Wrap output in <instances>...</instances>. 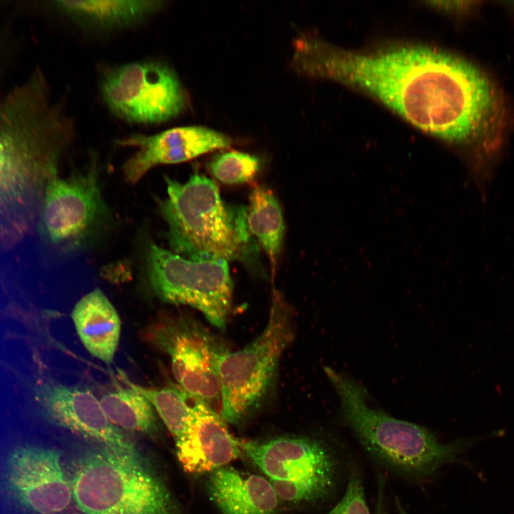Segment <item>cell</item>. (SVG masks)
<instances>
[{"label": "cell", "instance_id": "obj_5", "mask_svg": "<svg viewBox=\"0 0 514 514\" xmlns=\"http://www.w3.org/2000/svg\"><path fill=\"white\" fill-rule=\"evenodd\" d=\"M72 496L84 514H179L164 483L136 450L99 445L75 461Z\"/></svg>", "mask_w": 514, "mask_h": 514}, {"label": "cell", "instance_id": "obj_15", "mask_svg": "<svg viewBox=\"0 0 514 514\" xmlns=\"http://www.w3.org/2000/svg\"><path fill=\"white\" fill-rule=\"evenodd\" d=\"M226 423L214 408L194 400L185 429L176 441L177 457L186 472L211 473L239 456L240 443Z\"/></svg>", "mask_w": 514, "mask_h": 514}, {"label": "cell", "instance_id": "obj_14", "mask_svg": "<svg viewBox=\"0 0 514 514\" xmlns=\"http://www.w3.org/2000/svg\"><path fill=\"white\" fill-rule=\"evenodd\" d=\"M40 400L47 415L58 425L100 445L135 448L105 414L99 400L81 386L46 385Z\"/></svg>", "mask_w": 514, "mask_h": 514}, {"label": "cell", "instance_id": "obj_3", "mask_svg": "<svg viewBox=\"0 0 514 514\" xmlns=\"http://www.w3.org/2000/svg\"><path fill=\"white\" fill-rule=\"evenodd\" d=\"M325 373L338 395L343 423L373 460L400 475L431 478L475 441L441 442L426 428L371 406L366 388L349 375L329 367Z\"/></svg>", "mask_w": 514, "mask_h": 514}, {"label": "cell", "instance_id": "obj_7", "mask_svg": "<svg viewBox=\"0 0 514 514\" xmlns=\"http://www.w3.org/2000/svg\"><path fill=\"white\" fill-rule=\"evenodd\" d=\"M99 88L109 111L132 124L167 122L181 114L188 103L176 73L159 61L109 67L101 76Z\"/></svg>", "mask_w": 514, "mask_h": 514}, {"label": "cell", "instance_id": "obj_18", "mask_svg": "<svg viewBox=\"0 0 514 514\" xmlns=\"http://www.w3.org/2000/svg\"><path fill=\"white\" fill-rule=\"evenodd\" d=\"M55 6L69 17L101 29L126 28L158 11L162 1H57Z\"/></svg>", "mask_w": 514, "mask_h": 514}, {"label": "cell", "instance_id": "obj_20", "mask_svg": "<svg viewBox=\"0 0 514 514\" xmlns=\"http://www.w3.org/2000/svg\"><path fill=\"white\" fill-rule=\"evenodd\" d=\"M99 401L107 418L117 427L144 433H153L157 428L154 408L130 387L109 392Z\"/></svg>", "mask_w": 514, "mask_h": 514}, {"label": "cell", "instance_id": "obj_17", "mask_svg": "<svg viewBox=\"0 0 514 514\" xmlns=\"http://www.w3.org/2000/svg\"><path fill=\"white\" fill-rule=\"evenodd\" d=\"M72 321L88 352L107 365L114 358L121 336L119 316L107 296L96 288L74 306Z\"/></svg>", "mask_w": 514, "mask_h": 514}, {"label": "cell", "instance_id": "obj_13", "mask_svg": "<svg viewBox=\"0 0 514 514\" xmlns=\"http://www.w3.org/2000/svg\"><path fill=\"white\" fill-rule=\"evenodd\" d=\"M117 143L135 149L123 166L126 180L133 184L155 166L184 162L228 148L232 140L226 134L206 126H186L153 135L131 134Z\"/></svg>", "mask_w": 514, "mask_h": 514}, {"label": "cell", "instance_id": "obj_2", "mask_svg": "<svg viewBox=\"0 0 514 514\" xmlns=\"http://www.w3.org/2000/svg\"><path fill=\"white\" fill-rule=\"evenodd\" d=\"M74 132L41 75H31L0 99V253L34 226L46 180Z\"/></svg>", "mask_w": 514, "mask_h": 514}, {"label": "cell", "instance_id": "obj_25", "mask_svg": "<svg viewBox=\"0 0 514 514\" xmlns=\"http://www.w3.org/2000/svg\"><path fill=\"white\" fill-rule=\"evenodd\" d=\"M395 506H396L398 514H408L398 499H396V500H395Z\"/></svg>", "mask_w": 514, "mask_h": 514}, {"label": "cell", "instance_id": "obj_6", "mask_svg": "<svg viewBox=\"0 0 514 514\" xmlns=\"http://www.w3.org/2000/svg\"><path fill=\"white\" fill-rule=\"evenodd\" d=\"M293 336L292 309L281 293L274 290L263 332L243 348L235 352L228 350L220 357L219 413L226 423L240 422L261 403Z\"/></svg>", "mask_w": 514, "mask_h": 514}, {"label": "cell", "instance_id": "obj_8", "mask_svg": "<svg viewBox=\"0 0 514 514\" xmlns=\"http://www.w3.org/2000/svg\"><path fill=\"white\" fill-rule=\"evenodd\" d=\"M147 273L160 300L190 306L213 326L226 327L233 293L228 261L190 260L152 244L148 251Z\"/></svg>", "mask_w": 514, "mask_h": 514}, {"label": "cell", "instance_id": "obj_19", "mask_svg": "<svg viewBox=\"0 0 514 514\" xmlns=\"http://www.w3.org/2000/svg\"><path fill=\"white\" fill-rule=\"evenodd\" d=\"M248 231L268 256L274 276L284 234L282 212L273 193L257 185L251 191L247 208Z\"/></svg>", "mask_w": 514, "mask_h": 514}, {"label": "cell", "instance_id": "obj_12", "mask_svg": "<svg viewBox=\"0 0 514 514\" xmlns=\"http://www.w3.org/2000/svg\"><path fill=\"white\" fill-rule=\"evenodd\" d=\"M239 443L270 480L323 481L335 485L338 461L330 448L318 439L282 436Z\"/></svg>", "mask_w": 514, "mask_h": 514}, {"label": "cell", "instance_id": "obj_23", "mask_svg": "<svg viewBox=\"0 0 514 514\" xmlns=\"http://www.w3.org/2000/svg\"><path fill=\"white\" fill-rule=\"evenodd\" d=\"M328 514H371L362 480L356 470L351 473L343 497Z\"/></svg>", "mask_w": 514, "mask_h": 514}, {"label": "cell", "instance_id": "obj_16", "mask_svg": "<svg viewBox=\"0 0 514 514\" xmlns=\"http://www.w3.org/2000/svg\"><path fill=\"white\" fill-rule=\"evenodd\" d=\"M206 489L221 514H278V497L261 475L226 465L209 474Z\"/></svg>", "mask_w": 514, "mask_h": 514}, {"label": "cell", "instance_id": "obj_21", "mask_svg": "<svg viewBox=\"0 0 514 514\" xmlns=\"http://www.w3.org/2000/svg\"><path fill=\"white\" fill-rule=\"evenodd\" d=\"M130 388L144 396L153 405L175 441L181 436L191 406L188 405V395L181 388L168 386L163 388H147L128 381Z\"/></svg>", "mask_w": 514, "mask_h": 514}, {"label": "cell", "instance_id": "obj_22", "mask_svg": "<svg viewBox=\"0 0 514 514\" xmlns=\"http://www.w3.org/2000/svg\"><path fill=\"white\" fill-rule=\"evenodd\" d=\"M212 175L227 184L249 182L260 168L257 157L249 153L228 151L214 156L208 163Z\"/></svg>", "mask_w": 514, "mask_h": 514}, {"label": "cell", "instance_id": "obj_24", "mask_svg": "<svg viewBox=\"0 0 514 514\" xmlns=\"http://www.w3.org/2000/svg\"><path fill=\"white\" fill-rule=\"evenodd\" d=\"M376 514H383V492L381 490L378 491V498L376 502Z\"/></svg>", "mask_w": 514, "mask_h": 514}, {"label": "cell", "instance_id": "obj_11", "mask_svg": "<svg viewBox=\"0 0 514 514\" xmlns=\"http://www.w3.org/2000/svg\"><path fill=\"white\" fill-rule=\"evenodd\" d=\"M1 488L11 503L37 514L62 511L73 498L60 453L29 445L16 448L7 456Z\"/></svg>", "mask_w": 514, "mask_h": 514}, {"label": "cell", "instance_id": "obj_9", "mask_svg": "<svg viewBox=\"0 0 514 514\" xmlns=\"http://www.w3.org/2000/svg\"><path fill=\"white\" fill-rule=\"evenodd\" d=\"M106 214L96 158L68 177L59 176L57 171L48 177L38 219L51 246L80 248L97 233Z\"/></svg>", "mask_w": 514, "mask_h": 514}, {"label": "cell", "instance_id": "obj_1", "mask_svg": "<svg viewBox=\"0 0 514 514\" xmlns=\"http://www.w3.org/2000/svg\"><path fill=\"white\" fill-rule=\"evenodd\" d=\"M291 62L299 74L358 86L418 128L473 144L485 156L502 139L506 112L497 87L459 57L421 46L348 53L306 36L295 46Z\"/></svg>", "mask_w": 514, "mask_h": 514}, {"label": "cell", "instance_id": "obj_4", "mask_svg": "<svg viewBox=\"0 0 514 514\" xmlns=\"http://www.w3.org/2000/svg\"><path fill=\"white\" fill-rule=\"evenodd\" d=\"M166 196L158 202L172 252L190 260H243L254 246L247 208L229 207L218 186L195 173L181 183L166 177Z\"/></svg>", "mask_w": 514, "mask_h": 514}, {"label": "cell", "instance_id": "obj_10", "mask_svg": "<svg viewBox=\"0 0 514 514\" xmlns=\"http://www.w3.org/2000/svg\"><path fill=\"white\" fill-rule=\"evenodd\" d=\"M153 338L169 356L174 378L190 398L213 408L221 404L218 361L228 349L216 336L194 320L181 316L158 326Z\"/></svg>", "mask_w": 514, "mask_h": 514}]
</instances>
